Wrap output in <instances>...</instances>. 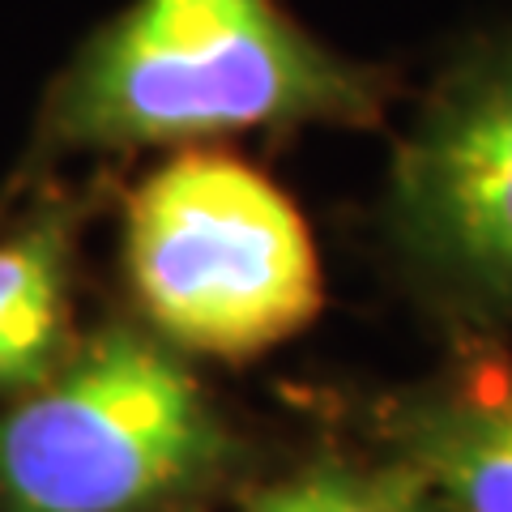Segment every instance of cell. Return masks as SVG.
Returning a JSON list of instances; mask_svg holds the SVG:
<instances>
[{
    "label": "cell",
    "instance_id": "obj_1",
    "mask_svg": "<svg viewBox=\"0 0 512 512\" xmlns=\"http://www.w3.org/2000/svg\"><path fill=\"white\" fill-rule=\"evenodd\" d=\"M389 77L329 52L278 0H133L47 107L69 150L210 141L269 124L372 128Z\"/></svg>",
    "mask_w": 512,
    "mask_h": 512
},
{
    "label": "cell",
    "instance_id": "obj_6",
    "mask_svg": "<svg viewBox=\"0 0 512 512\" xmlns=\"http://www.w3.org/2000/svg\"><path fill=\"white\" fill-rule=\"evenodd\" d=\"M69 325V261L56 222L0 244V393L35 389L60 363Z\"/></svg>",
    "mask_w": 512,
    "mask_h": 512
},
{
    "label": "cell",
    "instance_id": "obj_4",
    "mask_svg": "<svg viewBox=\"0 0 512 512\" xmlns=\"http://www.w3.org/2000/svg\"><path fill=\"white\" fill-rule=\"evenodd\" d=\"M384 248L444 325L512 333V22L444 64L389 163Z\"/></svg>",
    "mask_w": 512,
    "mask_h": 512
},
{
    "label": "cell",
    "instance_id": "obj_8",
    "mask_svg": "<svg viewBox=\"0 0 512 512\" xmlns=\"http://www.w3.org/2000/svg\"><path fill=\"white\" fill-rule=\"evenodd\" d=\"M402 512H453V508H444V504L436 500V495H431V491L423 487V491H419V495H414V500H410V504H406Z\"/></svg>",
    "mask_w": 512,
    "mask_h": 512
},
{
    "label": "cell",
    "instance_id": "obj_5",
    "mask_svg": "<svg viewBox=\"0 0 512 512\" xmlns=\"http://www.w3.org/2000/svg\"><path fill=\"white\" fill-rule=\"evenodd\" d=\"M389 457L453 512H512V363L478 342L466 359L380 410Z\"/></svg>",
    "mask_w": 512,
    "mask_h": 512
},
{
    "label": "cell",
    "instance_id": "obj_2",
    "mask_svg": "<svg viewBox=\"0 0 512 512\" xmlns=\"http://www.w3.org/2000/svg\"><path fill=\"white\" fill-rule=\"evenodd\" d=\"M124 274L158 338L252 359L316 320L325 278L312 227L252 163L184 150L128 197Z\"/></svg>",
    "mask_w": 512,
    "mask_h": 512
},
{
    "label": "cell",
    "instance_id": "obj_7",
    "mask_svg": "<svg viewBox=\"0 0 512 512\" xmlns=\"http://www.w3.org/2000/svg\"><path fill=\"white\" fill-rule=\"evenodd\" d=\"M252 512H299V504H295V495H291V487H278V491H269L261 504H256Z\"/></svg>",
    "mask_w": 512,
    "mask_h": 512
},
{
    "label": "cell",
    "instance_id": "obj_3",
    "mask_svg": "<svg viewBox=\"0 0 512 512\" xmlns=\"http://www.w3.org/2000/svg\"><path fill=\"white\" fill-rule=\"evenodd\" d=\"M227 457L197 376L141 333L111 329L0 419L5 512H141Z\"/></svg>",
    "mask_w": 512,
    "mask_h": 512
}]
</instances>
